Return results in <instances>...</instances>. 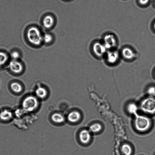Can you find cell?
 Masks as SVG:
<instances>
[{"instance_id": "6da1fadb", "label": "cell", "mask_w": 155, "mask_h": 155, "mask_svg": "<svg viewBox=\"0 0 155 155\" xmlns=\"http://www.w3.org/2000/svg\"><path fill=\"white\" fill-rule=\"evenodd\" d=\"M25 34L28 42L33 46H40L43 42V35L39 28L35 26L28 27L26 30Z\"/></svg>"}, {"instance_id": "7a4b0ae2", "label": "cell", "mask_w": 155, "mask_h": 155, "mask_svg": "<svg viewBox=\"0 0 155 155\" xmlns=\"http://www.w3.org/2000/svg\"><path fill=\"white\" fill-rule=\"evenodd\" d=\"M134 126L136 129L141 132L147 131L151 126L150 120L146 116L143 115H138L136 116L134 121Z\"/></svg>"}, {"instance_id": "3957f363", "label": "cell", "mask_w": 155, "mask_h": 155, "mask_svg": "<svg viewBox=\"0 0 155 155\" xmlns=\"http://www.w3.org/2000/svg\"><path fill=\"white\" fill-rule=\"evenodd\" d=\"M38 102L36 98L32 96H28L25 98L22 103L23 110L27 112L34 111L37 107Z\"/></svg>"}, {"instance_id": "277c9868", "label": "cell", "mask_w": 155, "mask_h": 155, "mask_svg": "<svg viewBox=\"0 0 155 155\" xmlns=\"http://www.w3.org/2000/svg\"><path fill=\"white\" fill-rule=\"evenodd\" d=\"M140 108L144 112L150 114L155 113V99L149 97L144 99L141 103Z\"/></svg>"}, {"instance_id": "5b68a950", "label": "cell", "mask_w": 155, "mask_h": 155, "mask_svg": "<svg viewBox=\"0 0 155 155\" xmlns=\"http://www.w3.org/2000/svg\"><path fill=\"white\" fill-rule=\"evenodd\" d=\"M8 67L11 72L16 74H20L24 70V66L19 60L12 59L8 64Z\"/></svg>"}, {"instance_id": "8992f818", "label": "cell", "mask_w": 155, "mask_h": 155, "mask_svg": "<svg viewBox=\"0 0 155 155\" xmlns=\"http://www.w3.org/2000/svg\"><path fill=\"white\" fill-rule=\"evenodd\" d=\"M103 43L107 50L112 49L117 45V41L115 36L111 34H108L105 36Z\"/></svg>"}, {"instance_id": "52a82bcc", "label": "cell", "mask_w": 155, "mask_h": 155, "mask_svg": "<svg viewBox=\"0 0 155 155\" xmlns=\"http://www.w3.org/2000/svg\"><path fill=\"white\" fill-rule=\"evenodd\" d=\"M93 50L96 56L101 57L105 54L107 49L103 43L96 42L93 45Z\"/></svg>"}, {"instance_id": "ba28073f", "label": "cell", "mask_w": 155, "mask_h": 155, "mask_svg": "<svg viewBox=\"0 0 155 155\" xmlns=\"http://www.w3.org/2000/svg\"><path fill=\"white\" fill-rule=\"evenodd\" d=\"M55 22V19L52 15L48 14L43 18L42 24L44 27L46 29L52 28L54 26Z\"/></svg>"}, {"instance_id": "9c48e42d", "label": "cell", "mask_w": 155, "mask_h": 155, "mask_svg": "<svg viewBox=\"0 0 155 155\" xmlns=\"http://www.w3.org/2000/svg\"><path fill=\"white\" fill-rule=\"evenodd\" d=\"M119 57V54L117 51L111 50L107 53L106 60L108 63L114 64L117 62Z\"/></svg>"}, {"instance_id": "30bf717a", "label": "cell", "mask_w": 155, "mask_h": 155, "mask_svg": "<svg viewBox=\"0 0 155 155\" xmlns=\"http://www.w3.org/2000/svg\"><path fill=\"white\" fill-rule=\"evenodd\" d=\"M13 113L10 110L4 109L0 112V120L3 121H8L13 117Z\"/></svg>"}, {"instance_id": "8fae6325", "label": "cell", "mask_w": 155, "mask_h": 155, "mask_svg": "<svg viewBox=\"0 0 155 155\" xmlns=\"http://www.w3.org/2000/svg\"><path fill=\"white\" fill-rule=\"evenodd\" d=\"M79 136L80 141L84 144H87L91 140L90 134L89 131L87 130H82L80 132Z\"/></svg>"}, {"instance_id": "7c38bea8", "label": "cell", "mask_w": 155, "mask_h": 155, "mask_svg": "<svg viewBox=\"0 0 155 155\" xmlns=\"http://www.w3.org/2000/svg\"><path fill=\"white\" fill-rule=\"evenodd\" d=\"M122 54L123 57L127 60H132L136 57V54L129 47L124 48L122 51Z\"/></svg>"}, {"instance_id": "4fadbf2b", "label": "cell", "mask_w": 155, "mask_h": 155, "mask_svg": "<svg viewBox=\"0 0 155 155\" xmlns=\"http://www.w3.org/2000/svg\"><path fill=\"white\" fill-rule=\"evenodd\" d=\"M10 88L13 93L17 94L21 93L23 90L22 85L16 81H14L10 84Z\"/></svg>"}, {"instance_id": "5bb4252c", "label": "cell", "mask_w": 155, "mask_h": 155, "mask_svg": "<svg viewBox=\"0 0 155 155\" xmlns=\"http://www.w3.org/2000/svg\"><path fill=\"white\" fill-rule=\"evenodd\" d=\"M81 118V115L80 113L77 111H73L69 114L67 118L70 122L74 123L78 121Z\"/></svg>"}, {"instance_id": "9a60e30c", "label": "cell", "mask_w": 155, "mask_h": 155, "mask_svg": "<svg viewBox=\"0 0 155 155\" xmlns=\"http://www.w3.org/2000/svg\"><path fill=\"white\" fill-rule=\"evenodd\" d=\"M35 94L38 98L43 99L47 96V91L44 87H39L36 90Z\"/></svg>"}, {"instance_id": "2e32d148", "label": "cell", "mask_w": 155, "mask_h": 155, "mask_svg": "<svg viewBox=\"0 0 155 155\" xmlns=\"http://www.w3.org/2000/svg\"><path fill=\"white\" fill-rule=\"evenodd\" d=\"M51 119L53 122L57 123H62L64 120L63 116L58 113L53 114L52 116Z\"/></svg>"}, {"instance_id": "e0dca14e", "label": "cell", "mask_w": 155, "mask_h": 155, "mask_svg": "<svg viewBox=\"0 0 155 155\" xmlns=\"http://www.w3.org/2000/svg\"><path fill=\"white\" fill-rule=\"evenodd\" d=\"M9 57L5 52L0 51V67L6 64L9 60Z\"/></svg>"}, {"instance_id": "ac0fdd59", "label": "cell", "mask_w": 155, "mask_h": 155, "mask_svg": "<svg viewBox=\"0 0 155 155\" xmlns=\"http://www.w3.org/2000/svg\"><path fill=\"white\" fill-rule=\"evenodd\" d=\"M121 150L125 155H130L132 152L131 147L129 144H125L121 147Z\"/></svg>"}, {"instance_id": "d6986e66", "label": "cell", "mask_w": 155, "mask_h": 155, "mask_svg": "<svg viewBox=\"0 0 155 155\" xmlns=\"http://www.w3.org/2000/svg\"><path fill=\"white\" fill-rule=\"evenodd\" d=\"M53 40V36L50 34L46 33L43 36V41L46 44H51Z\"/></svg>"}, {"instance_id": "ffe728a7", "label": "cell", "mask_w": 155, "mask_h": 155, "mask_svg": "<svg viewBox=\"0 0 155 155\" xmlns=\"http://www.w3.org/2000/svg\"><path fill=\"white\" fill-rule=\"evenodd\" d=\"M101 125L99 123H95L92 125L90 128V131L93 133H98L102 129Z\"/></svg>"}, {"instance_id": "44dd1931", "label": "cell", "mask_w": 155, "mask_h": 155, "mask_svg": "<svg viewBox=\"0 0 155 155\" xmlns=\"http://www.w3.org/2000/svg\"><path fill=\"white\" fill-rule=\"evenodd\" d=\"M128 111L130 114H135L138 110V107L134 103L129 104L127 107Z\"/></svg>"}, {"instance_id": "7402d4cb", "label": "cell", "mask_w": 155, "mask_h": 155, "mask_svg": "<svg viewBox=\"0 0 155 155\" xmlns=\"http://www.w3.org/2000/svg\"><path fill=\"white\" fill-rule=\"evenodd\" d=\"M10 56L12 60H19L21 56L19 52L17 50H14L11 53Z\"/></svg>"}, {"instance_id": "603a6c76", "label": "cell", "mask_w": 155, "mask_h": 155, "mask_svg": "<svg viewBox=\"0 0 155 155\" xmlns=\"http://www.w3.org/2000/svg\"><path fill=\"white\" fill-rule=\"evenodd\" d=\"M47 111L50 113L54 112L56 109V108L55 105L53 104H49L47 106Z\"/></svg>"}, {"instance_id": "cb8c5ba5", "label": "cell", "mask_w": 155, "mask_h": 155, "mask_svg": "<svg viewBox=\"0 0 155 155\" xmlns=\"http://www.w3.org/2000/svg\"><path fill=\"white\" fill-rule=\"evenodd\" d=\"M148 90V92L150 95L155 96V88L151 87Z\"/></svg>"}, {"instance_id": "d4e9b609", "label": "cell", "mask_w": 155, "mask_h": 155, "mask_svg": "<svg viewBox=\"0 0 155 155\" xmlns=\"http://www.w3.org/2000/svg\"><path fill=\"white\" fill-rule=\"evenodd\" d=\"M149 0H139L140 4L143 5L147 4L149 2Z\"/></svg>"}, {"instance_id": "484cf974", "label": "cell", "mask_w": 155, "mask_h": 155, "mask_svg": "<svg viewBox=\"0 0 155 155\" xmlns=\"http://www.w3.org/2000/svg\"><path fill=\"white\" fill-rule=\"evenodd\" d=\"M154 28L155 29V23L154 24Z\"/></svg>"}, {"instance_id": "4316f807", "label": "cell", "mask_w": 155, "mask_h": 155, "mask_svg": "<svg viewBox=\"0 0 155 155\" xmlns=\"http://www.w3.org/2000/svg\"></svg>"}, {"instance_id": "83f0119b", "label": "cell", "mask_w": 155, "mask_h": 155, "mask_svg": "<svg viewBox=\"0 0 155 155\" xmlns=\"http://www.w3.org/2000/svg\"></svg>"}]
</instances>
